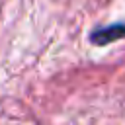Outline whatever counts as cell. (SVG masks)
Here are the masks:
<instances>
[{
    "mask_svg": "<svg viewBox=\"0 0 125 125\" xmlns=\"http://www.w3.org/2000/svg\"><path fill=\"white\" fill-rule=\"evenodd\" d=\"M125 37V25L123 23H117V25H111V27H102V29H96L92 33V43L96 45H105L109 41H115V39H121Z\"/></svg>",
    "mask_w": 125,
    "mask_h": 125,
    "instance_id": "1",
    "label": "cell"
}]
</instances>
